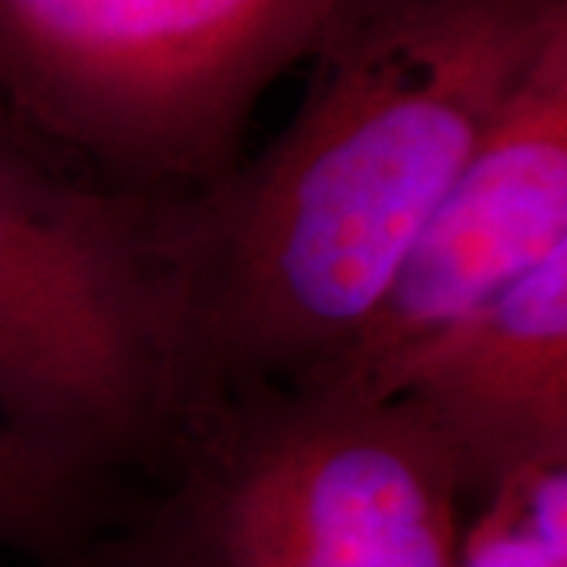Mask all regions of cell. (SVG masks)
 I'll return each instance as SVG.
<instances>
[{"instance_id": "6da1fadb", "label": "cell", "mask_w": 567, "mask_h": 567, "mask_svg": "<svg viewBox=\"0 0 567 567\" xmlns=\"http://www.w3.org/2000/svg\"><path fill=\"white\" fill-rule=\"evenodd\" d=\"M567 32V0H347L297 114L193 199V338L212 410L309 382Z\"/></svg>"}, {"instance_id": "7a4b0ae2", "label": "cell", "mask_w": 567, "mask_h": 567, "mask_svg": "<svg viewBox=\"0 0 567 567\" xmlns=\"http://www.w3.org/2000/svg\"><path fill=\"white\" fill-rule=\"evenodd\" d=\"M196 196L104 183L0 123V420L70 480L167 486L212 416L193 338Z\"/></svg>"}, {"instance_id": "3957f363", "label": "cell", "mask_w": 567, "mask_h": 567, "mask_svg": "<svg viewBox=\"0 0 567 567\" xmlns=\"http://www.w3.org/2000/svg\"><path fill=\"white\" fill-rule=\"evenodd\" d=\"M470 505L404 398L252 388L215 404L107 567H457Z\"/></svg>"}, {"instance_id": "277c9868", "label": "cell", "mask_w": 567, "mask_h": 567, "mask_svg": "<svg viewBox=\"0 0 567 567\" xmlns=\"http://www.w3.org/2000/svg\"><path fill=\"white\" fill-rule=\"evenodd\" d=\"M347 0H0V104L123 189L196 196Z\"/></svg>"}, {"instance_id": "5b68a950", "label": "cell", "mask_w": 567, "mask_h": 567, "mask_svg": "<svg viewBox=\"0 0 567 567\" xmlns=\"http://www.w3.org/2000/svg\"><path fill=\"white\" fill-rule=\"evenodd\" d=\"M567 249V32L492 123L322 385L379 398L442 328Z\"/></svg>"}, {"instance_id": "8992f818", "label": "cell", "mask_w": 567, "mask_h": 567, "mask_svg": "<svg viewBox=\"0 0 567 567\" xmlns=\"http://www.w3.org/2000/svg\"><path fill=\"white\" fill-rule=\"evenodd\" d=\"M391 394L442 439L466 502L567 461V249L410 353Z\"/></svg>"}, {"instance_id": "52a82bcc", "label": "cell", "mask_w": 567, "mask_h": 567, "mask_svg": "<svg viewBox=\"0 0 567 567\" xmlns=\"http://www.w3.org/2000/svg\"><path fill=\"white\" fill-rule=\"evenodd\" d=\"M133 514L123 492L63 476L0 420V548L44 567H95Z\"/></svg>"}, {"instance_id": "ba28073f", "label": "cell", "mask_w": 567, "mask_h": 567, "mask_svg": "<svg viewBox=\"0 0 567 567\" xmlns=\"http://www.w3.org/2000/svg\"><path fill=\"white\" fill-rule=\"evenodd\" d=\"M476 505L457 567H567V461L517 470Z\"/></svg>"}, {"instance_id": "9c48e42d", "label": "cell", "mask_w": 567, "mask_h": 567, "mask_svg": "<svg viewBox=\"0 0 567 567\" xmlns=\"http://www.w3.org/2000/svg\"><path fill=\"white\" fill-rule=\"evenodd\" d=\"M0 123H17L10 114H7V107H3V104H0Z\"/></svg>"}]
</instances>
